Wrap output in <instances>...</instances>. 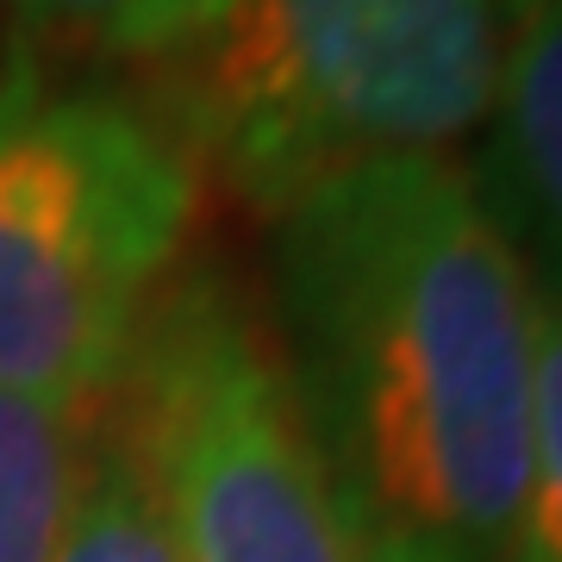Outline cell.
<instances>
[{
	"instance_id": "1",
	"label": "cell",
	"mask_w": 562,
	"mask_h": 562,
	"mask_svg": "<svg viewBox=\"0 0 562 562\" xmlns=\"http://www.w3.org/2000/svg\"><path fill=\"white\" fill-rule=\"evenodd\" d=\"M262 325L362 562H513L538 288L457 157H382L269 213Z\"/></svg>"
},
{
	"instance_id": "2",
	"label": "cell",
	"mask_w": 562,
	"mask_h": 562,
	"mask_svg": "<svg viewBox=\"0 0 562 562\" xmlns=\"http://www.w3.org/2000/svg\"><path fill=\"white\" fill-rule=\"evenodd\" d=\"M538 0H201L162 125L262 220L313 181L475 138Z\"/></svg>"
},
{
	"instance_id": "3",
	"label": "cell",
	"mask_w": 562,
	"mask_h": 562,
	"mask_svg": "<svg viewBox=\"0 0 562 562\" xmlns=\"http://www.w3.org/2000/svg\"><path fill=\"white\" fill-rule=\"evenodd\" d=\"M201 169L157 113L32 57L0 76V394L88 413L188 262Z\"/></svg>"
},
{
	"instance_id": "4",
	"label": "cell",
	"mask_w": 562,
	"mask_h": 562,
	"mask_svg": "<svg viewBox=\"0 0 562 562\" xmlns=\"http://www.w3.org/2000/svg\"><path fill=\"white\" fill-rule=\"evenodd\" d=\"M106 413L157 487L181 562H362L288 401L276 344L225 262H181Z\"/></svg>"
},
{
	"instance_id": "5",
	"label": "cell",
	"mask_w": 562,
	"mask_h": 562,
	"mask_svg": "<svg viewBox=\"0 0 562 562\" xmlns=\"http://www.w3.org/2000/svg\"><path fill=\"white\" fill-rule=\"evenodd\" d=\"M538 301L562 306V0H538L462 162Z\"/></svg>"
},
{
	"instance_id": "6",
	"label": "cell",
	"mask_w": 562,
	"mask_h": 562,
	"mask_svg": "<svg viewBox=\"0 0 562 562\" xmlns=\"http://www.w3.org/2000/svg\"><path fill=\"white\" fill-rule=\"evenodd\" d=\"M88 413L0 394V562H57Z\"/></svg>"
},
{
	"instance_id": "7",
	"label": "cell",
	"mask_w": 562,
	"mask_h": 562,
	"mask_svg": "<svg viewBox=\"0 0 562 562\" xmlns=\"http://www.w3.org/2000/svg\"><path fill=\"white\" fill-rule=\"evenodd\" d=\"M57 562H181L176 538L162 525L157 487L144 475L132 438L120 431V419L106 413V401H101V419L88 413Z\"/></svg>"
},
{
	"instance_id": "8",
	"label": "cell",
	"mask_w": 562,
	"mask_h": 562,
	"mask_svg": "<svg viewBox=\"0 0 562 562\" xmlns=\"http://www.w3.org/2000/svg\"><path fill=\"white\" fill-rule=\"evenodd\" d=\"M513 562H562V306L538 301V387H531V469L513 531Z\"/></svg>"
},
{
	"instance_id": "9",
	"label": "cell",
	"mask_w": 562,
	"mask_h": 562,
	"mask_svg": "<svg viewBox=\"0 0 562 562\" xmlns=\"http://www.w3.org/2000/svg\"><path fill=\"white\" fill-rule=\"evenodd\" d=\"M13 7L44 32L138 63H162L201 20V0H13Z\"/></svg>"
}]
</instances>
